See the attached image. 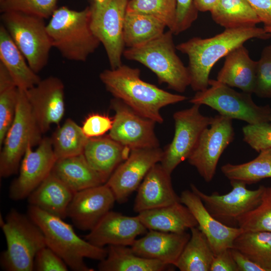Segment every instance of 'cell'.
<instances>
[{
  "instance_id": "d6986e66",
  "label": "cell",
  "mask_w": 271,
  "mask_h": 271,
  "mask_svg": "<svg viewBox=\"0 0 271 271\" xmlns=\"http://www.w3.org/2000/svg\"><path fill=\"white\" fill-rule=\"evenodd\" d=\"M147 232L138 215L128 216L112 211L108 212L84 239L100 247L105 245L131 246L137 236Z\"/></svg>"
},
{
  "instance_id": "603a6c76",
  "label": "cell",
  "mask_w": 271,
  "mask_h": 271,
  "mask_svg": "<svg viewBox=\"0 0 271 271\" xmlns=\"http://www.w3.org/2000/svg\"><path fill=\"white\" fill-rule=\"evenodd\" d=\"M257 61L249 56L243 45L235 48L225 56L217 80L243 92L254 93Z\"/></svg>"
},
{
  "instance_id": "9a60e30c",
  "label": "cell",
  "mask_w": 271,
  "mask_h": 271,
  "mask_svg": "<svg viewBox=\"0 0 271 271\" xmlns=\"http://www.w3.org/2000/svg\"><path fill=\"white\" fill-rule=\"evenodd\" d=\"M110 106L114 116L109 137L130 150L159 147L154 130L156 122L140 115L117 98L111 100Z\"/></svg>"
},
{
  "instance_id": "f35d334b",
  "label": "cell",
  "mask_w": 271,
  "mask_h": 271,
  "mask_svg": "<svg viewBox=\"0 0 271 271\" xmlns=\"http://www.w3.org/2000/svg\"><path fill=\"white\" fill-rule=\"evenodd\" d=\"M58 0H0L1 13L19 12L44 19L51 17Z\"/></svg>"
},
{
  "instance_id": "277c9868",
  "label": "cell",
  "mask_w": 271,
  "mask_h": 271,
  "mask_svg": "<svg viewBox=\"0 0 271 271\" xmlns=\"http://www.w3.org/2000/svg\"><path fill=\"white\" fill-rule=\"evenodd\" d=\"M90 16L89 6L81 11L62 6L46 24L52 47L65 59L84 62L99 47L100 42L90 28Z\"/></svg>"
},
{
  "instance_id": "8d00e7d4",
  "label": "cell",
  "mask_w": 271,
  "mask_h": 271,
  "mask_svg": "<svg viewBox=\"0 0 271 271\" xmlns=\"http://www.w3.org/2000/svg\"><path fill=\"white\" fill-rule=\"evenodd\" d=\"M177 0H129L126 12L153 16L163 22L174 33Z\"/></svg>"
},
{
  "instance_id": "e575fe53",
  "label": "cell",
  "mask_w": 271,
  "mask_h": 271,
  "mask_svg": "<svg viewBox=\"0 0 271 271\" xmlns=\"http://www.w3.org/2000/svg\"><path fill=\"white\" fill-rule=\"evenodd\" d=\"M51 139L58 160L83 154L89 138L85 135L81 126L68 118L56 130Z\"/></svg>"
},
{
  "instance_id": "5bb4252c",
  "label": "cell",
  "mask_w": 271,
  "mask_h": 271,
  "mask_svg": "<svg viewBox=\"0 0 271 271\" xmlns=\"http://www.w3.org/2000/svg\"><path fill=\"white\" fill-rule=\"evenodd\" d=\"M29 145L21 161L19 174L11 184L9 196L14 201L28 198L51 174L57 161L51 138L42 139L35 150Z\"/></svg>"
},
{
  "instance_id": "83f0119b",
  "label": "cell",
  "mask_w": 271,
  "mask_h": 271,
  "mask_svg": "<svg viewBox=\"0 0 271 271\" xmlns=\"http://www.w3.org/2000/svg\"><path fill=\"white\" fill-rule=\"evenodd\" d=\"M0 62L6 68L19 89L26 91L41 80L30 67L2 24L0 26Z\"/></svg>"
},
{
  "instance_id": "6da1fadb",
  "label": "cell",
  "mask_w": 271,
  "mask_h": 271,
  "mask_svg": "<svg viewBox=\"0 0 271 271\" xmlns=\"http://www.w3.org/2000/svg\"><path fill=\"white\" fill-rule=\"evenodd\" d=\"M141 71L122 64L115 69H106L99 78L106 90L140 115L162 123L163 107L183 101L184 95L173 94L143 80Z\"/></svg>"
},
{
  "instance_id": "7402d4cb",
  "label": "cell",
  "mask_w": 271,
  "mask_h": 271,
  "mask_svg": "<svg viewBox=\"0 0 271 271\" xmlns=\"http://www.w3.org/2000/svg\"><path fill=\"white\" fill-rule=\"evenodd\" d=\"M191 234L168 232L149 230L142 237L137 239L130 246L137 255L174 265Z\"/></svg>"
},
{
  "instance_id": "1f68e13d",
  "label": "cell",
  "mask_w": 271,
  "mask_h": 271,
  "mask_svg": "<svg viewBox=\"0 0 271 271\" xmlns=\"http://www.w3.org/2000/svg\"><path fill=\"white\" fill-rule=\"evenodd\" d=\"M166 27L163 22L153 16L126 12L123 29L125 46L143 45L163 34Z\"/></svg>"
},
{
  "instance_id": "ffe728a7",
  "label": "cell",
  "mask_w": 271,
  "mask_h": 271,
  "mask_svg": "<svg viewBox=\"0 0 271 271\" xmlns=\"http://www.w3.org/2000/svg\"><path fill=\"white\" fill-rule=\"evenodd\" d=\"M180 200L195 218L198 227L207 238L215 255L231 248L235 239L244 231L239 227L226 225L212 216L201 198L191 190L183 191Z\"/></svg>"
},
{
  "instance_id": "b9f144b4",
  "label": "cell",
  "mask_w": 271,
  "mask_h": 271,
  "mask_svg": "<svg viewBox=\"0 0 271 271\" xmlns=\"http://www.w3.org/2000/svg\"><path fill=\"white\" fill-rule=\"evenodd\" d=\"M68 269L63 260L47 246L41 249L35 257L34 270L67 271Z\"/></svg>"
},
{
  "instance_id": "d6a6232c",
  "label": "cell",
  "mask_w": 271,
  "mask_h": 271,
  "mask_svg": "<svg viewBox=\"0 0 271 271\" xmlns=\"http://www.w3.org/2000/svg\"><path fill=\"white\" fill-rule=\"evenodd\" d=\"M232 248L243 253L264 271H271V232L244 231L235 239Z\"/></svg>"
},
{
  "instance_id": "836d02e7",
  "label": "cell",
  "mask_w": 271,
  "mask_h": 271,
  "mask_svg": "<svg viewBox=\"0 0 271 271\" xmlns=\"http://www.w3.org/2000/svg\"><path fill=\"white\" fill-rule=\"evenodd\" d=\"M229 181H238L250 185L271 178V149L262 151L254 159L242 164L227 163L221 168Z\"/></svg>"
},
{
  "instance_id": "5b68a950",
  "label": "cell",
  "mask_w": 271,
  "mask_h": 271,
  "mask_svg": "<svg viewBox=\"0 0 271 271\" xmlns=\"http://www.w3.org/2000/svg\"><path fill=\"white\" fill-rule=\"evenodd\" d=\"M173 35L169 30L143 45L128 48L123 56L151 70L160 83H165L169 88L182 93L190 85L191 79L188 67L176 53Z\"/></svg>"
},
{
  "instance_id": "7dc6e473",
  "label": "cell",
  "mask_w": 271,
  "mask_h": 271,
  "mask_svg": "<svg viewBox=\"0 0 271 271\" xmlns=\"http://www.w3.org/2000/svg\"><path fill=\"white\" fill-rule=\"evenodd\" d=\"M232 257L239 271H264V269L238 250L231 248Z\"/></svg>"
},
{
  "instance_id": "3957f363",
  "label": "cell",
  "mask_w": 271,
  "mask_h": 271,
  "mask_svg": "<svg viewBox=\"0 0 271 271\" xmlns=\"http://www.w3.org/2000/svg\"><path fill=\"white\" fill-rule=\"evenodd\" d=\"M27 214L39 227L47 246L53 250L74 271H92L84 258L101 261L107 255L106 248L95 246L80 237L72 225L63 219L29 205Z\"/></svg>"
},
{
  "instance_id": "9c48e42d",
  "label": "cell",
  "mask_w": 271,
  "mask_h": 271,
  "mask_svg": "<svg viewBox=\"0 0 271 271\" xmlns=\"http://www.w3.org/2000/svg\"><path fill=\"white\" fill-rule=\"evenodd\" d=\"M209 86L204 90L196 92L190 102L208 106L222 115L243 120L248 124L269 121L271 107L268 105H256L251 94L237 92L217 80L209 79Z\"/></svg>"
},
{
  "instance_id": "4dcf8cb0",
  "label": "cell",
  "mask_w": 271,
  "mask_h": 271,
  "mask_svg": "<svg viewBox=\"0 0 271 271\" xmlns=\"http://www.w3.org/2000/svg\"><path fill=\"white\" fill-rule=\"evenodd\" d=\"M210 13L213 21L225 29L254 27L261 23L246 0H219Z\"/></svg>"
},
{
  "instance_id": "7c38bea8",
  "label": "cell",
  "mask_w": 271,
  "mask_h": 271,
  "mask_svg": "<svg viewBox=\"0 0 271 271\" xmlns=\"http://www.w3.org/2000/svg\"><path fill=\"white\" fill-rule=\"evenodd\" d=\"M232 189L220 195L217 192L207 195L191 184V191L202 200L208 212L224 224L234 227L238 219L246 213L253 210L260 202L264 186L260 185L254 190L246 188V184L238 181H230Z\"/></svg>"
},
{
  "instance_id": "2e32d148",
  "label": "cell",
  "mask_w": 271,
  "mask_h": 271,
  "mask_svg": "<svg viewBox=\"0 0 271 271\" xmlns=\"http://www.w3.org/2000/svg\"><path fill=\"white\" fill-rule=\"evenodd\" d=\"M163 150L159 147L135 149L114 171L106 184L116 201L123 203L137 190L152 167L161 162Z\"/></svg>"
},
{
  "instance_id": "cb8c5ba5",
  "label": "cell",
  "mask_w": 271,
  "mask_h": 271,
  "mask_svg": "<svg viewBox=\"0 0 271 271\" xmlns=\"http://www.w3.org/2000/svg\"><path fill=\"white\" fill-rule=\"evenodd\" d=\"M130 150L109 136L89 138L83 155L89 165L106 182L115 169L128 156Z\"/></svg>"
},
{
  "instance_id": "bcb514c9",
  "label": "cell",
  "mask_w": 271,
  "mask_h": 271,
  "mask_svg": "<svg viewBox=\"0 0 271 271\" xmlns=\"http://www.w3.org/2000/svg\"><path fill=\"white\" fill-rule=\"evenodd\" d=\"M264 26H271V0H246Z\"/></svg>"
},
{
  "instance_id": "f6af8a7d",
  "label": "cell",
  "mask_w": 271,
  "mask_h": 271,
  "mask_svg": "<svg viewBox=\"0 0 271 271\" xmlns=\"http://www.w3.org/2000/svg\"><path fill=\"white\" fill-rule=\"evenodd\" d=\"M210 271H239L231 251V248L224 250L214 255Z\"/></svg>"
},
{
  "instance_id": "ba28073f",
  "label": "cell",
  "mask_w": 271,
  "mask_h": 271,
  "mask_svg": "<svg viewBox=\"0 0 271 271\" xmlns=\"http://www.w3.org/2000/svg\"><path fill=\"white\" fill-rule=\"evenodd\" d=\"M1 19L30 67L36 73L41 71L53 47L44 19L13 12L2 13Z\"/></svg>"
},
{
  "instance_id": "52a82bcc",
  "label": "cell",
  "mask_w": 271,
  "mask_h": 271,
  "mask_svg": "<svg viewBox=\"0 0 271 271\" xmlns=\"http://www.w3.org/2000/svg\"><path fill=\"white\" fill-rule=\"evenodd\" d=\"M42 134L25 91L19 89L15 117L5 137L0 154L1 177L8 178L18 172L28 146L38 145L43 139Z\"/></svg>"
},
{
  "instance_id": "ab89813d",
  "label": "cell",
  "mask_w": 271,
  "mask_h": 271,
  "mask_svg": "<svg viewBox=\"0 0 271 271\" xmlns=\"http://www.w3.org/2000/svg\"><path fill=\"white\" fill-rule=\"evenodd\" d=\"M254 93L260 97H271V44L263 49L257 61Z\"/></svg>"
},
{
  "instance_id": "74e56055",
  "label": "cell",
  "mask_w": 271,
  "mask_h": 271,
  "mask_svg": "<svg viewBox=\"0 0 271 271\" xmlns=\"http://www.w3.org/2000/svg\"><path fill=\"white\" fill-rule=\"evenodd\" d=\"M237 227L245 231L271 232V186H264L260 202L238 219Z\"/></svg>"
},
{
  "instance_id": "f1b7e54d",
  "label": "cell",
  "mask_w": 271,
  "mask_h": 271,
  "mask_svg": "<svg viewBox=\"0 0 271 271\" xmlns=\"http://www.w3.org/2000/svg\"><path fill=\"white\" fill-rule=\"evenodd\" d=\"M106 249V257L98 264L100 271H163L171 265L141 257L128 246L109 245Z\"/></svg>"
},
{
  "instance_id": "e0dca14e",
  "label": "cell",
  "mask_w": 271,
  "mask_h": 271,
  "mask_svg": "<svg viewBox=\"0 0 271 271\" xmlns=\"http://www.w3.org/2000/svg\"><path fill=\"white\" fill-rule=\"evenodd\" d=\"M33 116L43 134L58 124L65 113L64 85L58 78L50 76L25 91Z\"/></svg>"
},
{
  "instance_id": "4316f807",
  "label": "cell",
  "mask_w": 271,
  "mask_h": 271,
  "mask_svg": "<svg viewBox=\"0 0 271 271\" xmlns=\"http://www.w3.org/2000/svg\"><path fill=\"white\" fill-rule=\"evenodd\" d=\"M51 173L74 192L106 183L83 154L57 160Z\"/></svg>"
},
{
  "instance_id": "8992f818",
  "label": "cell",
  "mask_w": 271,
  "mask_h": 271,
  "mask_svg": "<svg viewBox=\"0 0 271 271\" xmlns=\"http://www.w3.org/2000/svg\"><path fill=\"white\" fill-rule=\"evenodd\" d=\"M1 227L7 242V249L0 257L2 268L6 271L34 270L36 255L47 246L39 227L28 214L12 209Z\"/></svg>"
},
{
  "instance_id": "7bdbcfd3",
  "label": "cell",
  "mask_w": 271,
  "mask_h": 271,
  "mask_svg": "<svg viewBox=\"0 0 271 271\" xmlns=\"http://www.w3.org/2000/svg\"><path fill=\"white\" fill-rule=\"evenodd\" d=\"M198 13L193 0H177L176 24L174 35H178L188 29L197 19Z\"/></svg>"
},
{
  "instance_id": "ee69618b",
  "label": "cell",
  "mask_w": 271,
  "mask_h": 271,
  "mask_svg": "<svg viewBox=\"0 0 271 271\" xmlns=\"http://www.w3.org/2000/svg\"><path fill=\"white\" fill-rule=\"evenodd\" d=\"M113 119L108 115L91 113L85 119L81 126L85 135L88 138L101 137L112 127Z\"/></svg>"
},
{
  "instance_id": "f907efd6",
  "label": "cell",
  "mask_w": 271,
  "mask_h": 271,
  "mask_svg": "<svg viewBox=\"0 0 271 271\" xmlns=\"http://www.w3.org/2000/svg\"><path fill=\"white\" fill-rule=\"evenodd\" d=\"M95 2L99 3H103L105 0H92Z\"/></svg>"
},
{
  "instance_id": "7a4b0ae2",
  "label": "cell",
  "mask_w": 271,
  "mask_h": 271,
  "mask_svg": "<svg viewBox=\"0 0 271 271\" xmlns=\"http://www.w3.org/2000/svg\"><path fill=\"white\" fill-rule=\"evenodd\" d=\"M271 34L263 28L256 27L226 29L212 37L202 39L193 37L177 45V50L188 56L192 89L196 92L209 86V74L214 64L231 51L242 45L248 40H266Z\"/></svg>"
},
{
  "instance_id": "f546056e",
  "label": "cell",
  "mask_w": 271,
  "mask_h": 271,
  "mask_svg": "<svg viewBox=\"0 0 271 271\" xmlns=\"http://www.w3.org/2000/svg\"><path fill=\"white\" fill-rule=\"evenodd\" d=\"M190 230V239L174 266L181 271H210L215 255L212 248L198 226Z\"/></svg>"
},
{
  "instance_id": "60d3db41",
  "label": "cell",
  "mask_w": 271,
  "mask_h": 271,
  "mask_svg": "<svg viewBox=\"0 0 271 271\" xmlns=\"http://www.w3.org/2000/svg\"><path fill=\"white\" fill-rule=\"evenodd\" d=\"M242 132L243 141L255 151L271 149V118L269 121L248 124Z\"/></svg>"
},
{
  "instance_id": "d590c367",
  "label": "cell",
  "mask_w": 271,
  "mask_h": 271,
  "mask_svg": "<svg viewBox=\"0 0 271 271\" xmlns=\"http://www.w3.org/2000/svg\"><path fill=\"white\" fill-rule=\"evenodd\" d=\"M19 89L5 66L0 62V147L14 120Z\"/></svg>"
},
{
  "instance_id": "484cf974",
  "label": "cell",
  "mask_w": 271,
  "mask_h": 271,
  "mask_svg": "<svg viewBox=\"0 0 271 271\" xmlns=\"http://www.w3.org/2000/svg\"><path fill=\"white\" fill-rule=\"evenodd\" d=\"M75 193L51 173L27 198L29 205L64 219Z\"/></svg>"
},
{
  "instance_id": "d4e9b609",
  "label": "cell",
  "mask_w": 271,
  "mask_h": 271,
  "mask_svg": "<svg viewBox=\"0 0 271 271\" xmlns=\"http://www.w3.org/2000/svg\"><path fill=\"white\" fill-rule=\"evenodd\" d=\"M138 216L149 230L180 233L198 226L190 210L181 202L142 211Z\"/></svg>"
},
{
  "instance_id": "30bf717a",
  "label": "cell",
  "mask_w": 271,
  "mask_h": 271,
  "mask_svg": "<svg viewBox=\"0 0 271 271\" xmlns=\"http://www.w3.org/2000/svg\"><path fill=\"white\" fill-rule=\"evenodd\" d=\"M129 0L92 1L90 8V25L94 36L106 52L111 69L121 66L124 50L123 24Z\"/></svg>"
},
{
  "instance_id": "8fae6325",
  "label": "cell",
  "mask_w": 271,
  "mask_h": 271,
  "mask_svg": "<svg viewBox=\"0 0 271 271\" xmlns=\"http://www.w3.org/2000/svg\"><path fill=\"white\" fill-rule=\"evenodd\" d=\"M200 105L176 111L173 115L175 132L173 139L163 151L160 164L170 174L182 162L187 160L195 148L204 131L208 127L212 117L203 115Z\"/></svg>"
},
{
  "instance_id": "c3c4849f",
  "label": "cell",
  "mask_w": 271,
  "mask_h": 271,
  "mask_svg": "<svg viewBox=\"0 0 271 271\" xmlns=\"http://www.w3.org/2000/svg\"><path fill=\"white\" fill-rule=\"evenodd\" d=\"M219 0H193L197 11L205 12H210L214 8Z\"/></svg>"
},
{
  "instance_id": "ac0fdd59",
  "label": "cell",
  "mask_w": 271,
  "mask_h": 271,
  "mask_svg": "<svg viewBox=\"0 0 271 271\" xmlns=\"http://www.w3.org/2000/svg\"><path fill=\"white\" fill-rule=\"evenodd\" d=\"M116 200L106 184L74 193L67 211V217L83 231H90L113 207Z\"/></svg>"
},
{
  "instance_id": "681fc988",
  "label": "cell",
  "mask_w": 271,
  "mask_h": 271,
  "mask_svg": "<svg viewBox=\"0 0 271 271\" xmlns=\"http://www.w3.org/2000/svg\"><path fill=\"white\" fill-rule=\"evenodd\" d=\"M263 29L266 32L271 34V26H264Z\"/></svg>"
},
{
  "instance_id": "44dd1931",
  "label": "cell",
  "mask_w": 271,
  "mask_h": 271,
  "mask_svg": "<svg viewBox=\"0 0 271 271\" xmlns=\"http://www.w3.org/2000/svg\"><path fill=\"white\" fill-rule=\"evenodd\" d=\"M171 175L161 164L154 165L137 189L133 210L139 213L180 202L173 187Z\"/></svg>"
},
{
  "instance_id": "4fadbf2b",
  "label": "cell",
  "mask_w": 271,
  "mask_h": 271,
  "mask_svg": "<svg viewBox=\"0 0 271 271\" xmlns=\"http://www.w3.org/2000/svg\"><path fill=\"white\" fill-rule=\"evenodd\" d=\"M234 137L232 119L220 114L213 117L210 125L202 133L187 160L205 182L212 180L219 160Z\"/></svg>"
}]
</instances>
